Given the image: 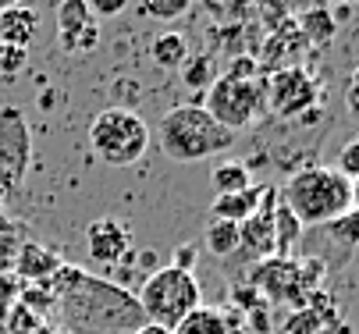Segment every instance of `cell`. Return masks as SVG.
<instances>
[{"label": "cell", "instance_id": "cell-5", "mask_svg": "<svg viewBox=\"0 0 359 334\" xmlns=\"http://www.w3.org/2000/svg\"><path fill=\"white\" fill-rule=\"evenodd\" d=\"M135 302H139L146 323H161V327L175 330L196 306H203V295H199L196 274H185L168 263V267H157L142 281V288L135 292Z\"/></svg>", "mask_w": 359, "mask_h": 334}, {"label": "cell", "instance_id": "cell-20", "mask_svg": "<svg viewBox=\"0 0 359 334\" xmlns=\"http://www.w3.org/2000/svg\"><path fill=\"white\" fill-rule=\"evenodd\" d=\"M203 246H207L210 256H217V260L235 256L238 246H242L238 224H231V221H210V224H207V235H203Z\"/></svg>", "mask_w": 359, "mask_h": 334}, {"label": "cell", "instance_id": "cell-26", "mask_svg": "<svg viewBox=\"0 0 359 334\" xmlns=\"http://www.w3.org/2000/svg\"><path fill=\"white\" fill-rule=\"evenodd\" d=\"M135 11L142 18H153V22H175L182 18L189 8H192V0H132Z\"/></svg>", "mask_w": 359, "mask_h": 334}, {"label": "cell", "instance_id": "cell-41", "mask_svg": "<svg viewBox=\"0 0 359 334\" xmlns=\"http://www.w3.org/2000/svg\"><path fill=\"white\" fill-rule=\"evenodd\" d=\"M4 200H8V188H4V185H0V207H4Z\"/></svg>", "mask_w": 359, "mask_h": 334}, {"label": "cell", "instance_id": "cell-8", "mask_svg": "<svg viewBox=\"0 0 359 334\" xmlns=\"http://www.w3.org/2000/svg\"><path fill=\"white\" fill-rule=\"evenodd\" d=\"M32 164V132L29 121L18 107H4L0 111V185L18 188L29 174Z\"/></svg>", "mask_w": 359, "mask_h": 334}, {"label": "cell", "instance_id": "cell-14", "mask_svg": "<svg viewBox=\"0 0 359 334\" xmlns=\"http://www.w3.org/2000/svg\"><path fill=\"white\" fill-rule=\"evenodd\" d=\"M61 267H65V260H61L54 249L39 246V242H25V246L15 253V277H18V284L50 281Z\"/></svg>", "mask_w": 359, "mask_h": 334}, {"label": "cell", "instance_id": "cell-15", "mask_svg": "<svg viewBox=\"0 0 359 334\" xmlns=\"http://www.w3.org/2000/svg\"><path fill=\"white\" fill-rule=\"evenodd\" d=\"M111 270H114V284H118V288H125V292L135 295L142 288V281L157 270V253H149V249H128Z\"/></svg>", "mask_w": 359, "mask_h": 334}, {"label": "cell", "instance_id": "cell-10", "mask_svg": "<svg viewBox=\"0 0 359 334\" xmlns=\"http://www.w3.org/2000/svg\"><path fill=\"white\" fill-rule=\"evenodd\" d=\"M57 43L68 54H89L100 43V22L86 0H57Z\"/></svg>", "mask_w": 359, "mask_h": 334}, {"label": "cell", "instance_id": "cell-28", "mask_svg": "<svg viewBox=\"0 0 359 334\" xmlns=\"http://www.w3.org/2000/svg\"><path fill=\"white\" fill-rule=\"evenodd\" d=\"M4 330H8V334H43V330H46V320H43L39 313H32L29 306L15 302V306L8 309V316H4Z\"/></svg>", "mask_w": 359, "mask_h": 334}, {"label": "cell", "instance_id": "cell-36", "mask_svg": "<svg viewBox=\"0 0 359 334\" xmlns=\"http://www.w3.org/2000/svg\"><path fill=\"white\" fill-rule=\"evenodd\" d=\"M345 107H348L352 118H359V82H348V89H345Z\"/></svg>", "mask_w": 359, "mask_h": 334}, {"label": "cell", "instance_id": "cell-7", "mask_svg": "<svg viewBox=\"0 0 359 334\" xmlns=\"http://www.w3.org/2000/svg\"><path fill=\"white\" fill-rule=\"evenodd\" d=\"M317 104H320V85L302 64L267 75V107L278 118H306L317 111Z\"/></svg>", "mask_w": 359, "mask_h": 334}, {"label": "cell", "instance_id": "cell-25", "mask_svg": "<svg viewBox=\"0 0 359 334\" xmlns=\"http://www.w3.org/2000/svg\"><path fill=\"white\" fill-rule=\"evenodd\" d=\"M203 8L217 25H242L252 11V0H203Z\"/></svg>", "mask_w": 359, "mask_h": 334}, {"label": "cell", "instance_id": "cell-40", "mask_svg": "<svg viewBox=\"0 0 359 334\" xmlns=\"http://www.w3.org/2000/svg\"><path fill=\"white\" fill-rule=\"evenodd\" d=\"M43 334H68V330H65V327H46Z\"/></svg>", "mask_w": 359, "mask_h": 334}, {"label": "cell", "instance_id": "cell-12", "mask_svg": "<svg viewBox=\"0 0 359 334\" xmlns=\"http://www.w3.org/2000/svg\"><path fill=\"white\" fill-rule=\"evenodd\" d=\"M306 39H302V32H299V25L288 18V22H281L278 29H271V36L264 39V54H260V71H281V68H299V61L306 57Z\"/></svg>", "mask_w": 359, "mask_h": 334}, {"label": "cell", "instance_id": "cell-22", "mask_svg": "<svg viewBox=\"0 0 359 334\" xmlns=\"http://www.w3.org/2000/svg\"><path fill=\"white\" fill-rule=\"evenodd\" d=\"M175 334H231L228 327V316L221 309H210V306H196L178 327Z\"/></svg>", "mask_w": 359, "mask_h": 334}, {"label": "cell", "instance_id": "cell-23", "mask_svg": "<svg viewBox=\"0 0 359 334\" xmlns=\"http://www.w3.org/2000/svg\"><path fill=\"white\" fill-rule=\"evenodd\" d=\"M299 238H302V224L295 221V214L285 203H278V210H274V256H292Z\"/></svg>", "mask_w": 359, "mask_h": 334}, {"label": "cell", "instance_id": "cell-3", "mask_svg": "<svg viewBox=\"0 0 359 334\" xmlns=\"http://www.w3.org/2000/svg\"><path fill=\"white\" fill-rule=\"evenodd\" d=\"M281 200L302 228H324L345 210H352V181L334 167H299L288 174Z\"/></svg>", "mask_w": 359, "mask_h": 334}, {"label": "cell", "instance_id": "cell-38", "mask_svg": "<svg viewBox=\"0 0 359 334\" xmlns=\"http://www.w3.org/2000/svg\"><path fill=\"white\" fill-rule=\"evenodd\" d=\"M352 210H359V178H352Z\"/></svg>", "mask_w": 359, "mask_h": 334}, {"label": "cell", "instance_id": "cell-27", "mask_svg": "<svg viewBox=\"0 0 359 334\" xmlns=\"http://www.w3.org/2000/svg\"><path fill=\"white\" fill-rule=\"evenodd\" d=\"M178 71H182V82H185V85L203 89V92H207L210 82L217 78V75H214V57H210V54H196V57L189 54V61H185Z\"/></svg>", "mask_w": 359, "mask_h": 334}, {"label": "cell", "instance_id": "cell-34", "mask_svg": "<svg viewBox=\"0 0 359 334\" xmlns=\"http://www.w3.org/2000/svg\"><path fill=\"white\" fill-rule=\"evenodd\" d=\"M86 4H89L93 18L100 22V18H118L128 8V0H86Z\"/></svg>", "mask_w": 359, "mask_h": 334}, {"label": "cell", "instance_id": "cell-16", "mask_svg": "<svg viewBox=\"0 0 359 334\" xmlns=\"http://www.w3.org/2000/svg\"><path fill=\"white\" fill-rule=\"evenodd\" d=\"M264 188L267 185H249L245 193H231V196H217L210 203V221H231V224H242L245 217L256 214L264 200Z\"/></svg>", "mask_w": 359, "mask_h": 334}, {"label": "cell", "instance_id": "cell-31", "mask_svg": "<svg viewBox=\"0 0 359 334\" xmlns=\"http://www.w3.org/2000/svg\"><path fill=\"white\" fill-rule=\"evenodd\" d=\"M334 171L345 174L348 181L359 178V135H352L345 146H341V153H338V167H334Z\"/></svg>", "mask_w": 359, "mask_h": 334}, {"label": "cell", "instance_id": "cell-19", "mask_svg": "<svg viewBox=\"0 0 359 334\" xmlns=\"http://www.w3.org/2000/svg\"><path fill=\"white\" fill-rule=\"evenodd\" d=\"M295 25H299V32H302V39H306V46H327L331 39H334V32H338V22H334V15L320 4V8H310V11H302L299 18H295Z\"/></svg>", "mask_w": 359, "mask_h": 334}, {"label": "cell", "instance_id": "cell-42", "mask_svg": "<svg viewBox=\"0 0 359 334\" xmlns=\"http://www.w3.org/2000/svg\"><path fill=\"white\" fill-rule=\"evenodd\" d=\"M331 4H355V0H331Z\"/></svg>", "mask_w": 359, "mask_h": 334}, {"label": "cell", "instance_id": "cell-4", "mask_svg": "<svg viewBox=\"0 0 359 334\" xmlns=\"http://www.w3.org/2000/svg\"><path fill=\"white\" fill-rule=\"evenodd\" d=\"M149 125L132 107H107L89 121V146L107 167H132L149 150Z\"/></svg>", "mask_w": 359, "mask_h": 334}, {"label": "cell", "instance_id": "cell-29", "mask_svg": "<svg viewBox=\"0 0 359 334\" xmlns=\"http://www.w3.org/2000/svg\"><path fill=\"white\" fill-rule=\"evenodd\" d=\"M327 327H324V320L313 313V309H295L288 320H285V334H324Z\"/></svg>", "mask_w": 359, "mask_h": 334}, {"label": "cell", "instance_id": "cell-17", "mask_svg": "<svg viewBox=\"0 0 359 334\" xmlns=\"http://www.w3.org/2000/svg\"><path fill=\"white\" fill-rule=\"evenodd\" d=\"M39 32V15L32 8H11V11H0V39L11 43V46H22L29 50V43L36 39Z\"/></svg>", "mask_w": 359, "mask_h": 334}, {"label": "cell", "instance_id": "cell-33", "mask_svg": "<svg viewBox=\"0 0 359 334\" xmlns=\"http://www.w3.org/2000/svg\"><path fill=\"white\" fill-rule=\"evenodd\" d=\"M18 288H22V284H18L11 274H4V270H0V323H4L8 309L18 302Z\"/></svg>", "mask_w": 359, "mask_h": 334}, {"label": "cell", "instance_id": "cell-37", "mask_svg": "<svg viewBox=\"0 0 359 334\" xmlns=\"http://www.w3.org/2000/svg\"><path fill=\"white\" fill-rule=\"evenodd\" d=\"M135 334H175V330H168V327H161V323H142Z\"/></svg>", "mask_w": 359, "mask_h": 334}, {"label": "cell", "instance_id": "cell-11", "mask_svg": "<svg viewBox=\"0 0 359 334\" xmlns=\"http://www.w3.org/2000/svg\"><path fill=\"white\" fill-rule=\"evenodd\" d=\"M274 210H278V188L267 185L260 207H256V214L238 224V235H242V246L238 249H245L256 260L274 256Z\"/></svg>", "mask_w": 359, "mask_h": 334}, {"label": "cell", "instance_id": "cell-32", "mask_svg": "<svg viewBox=\"0 0 359 334\" xmlns=\"http://www.w3.org/2000/svg\"><path fill=\"white\" fill-rule=\"evenodd\" d=\"M25 61H29V54L22 46H11V43L0 39V75H18L25 68Z\"/></svg>", "mask_w": 359, "mask_h": 334}, {"label": "cell", "instance_id": "cell-35", "mask_svg": "<svg viewBox=\"0 0 359 334\" xmlns=\"http://www.w3.org/2000/svg\"><path fill=\"white\" fill-rule=\"evenodd\" d=\"M196 256H199V249H196L192 242H185V246H178V249L171 253V267H178V270L192 274V267H196Z\"/></svg>", "mask_w": 359, "mask_h": 334}, {"label": "cell", "instance_id": "cell-30", "mask_svg": "<svg viewBox=\"0 0 359 334\" xmlns=\"http://www.w3.org/2000/svg\"><path fill=\"white\" fill-rule=\"evenodd\" d=\"M221 75H224V78H235V82H249V78H260L264 71H260V64H256L252 54H235L231 64H228Z\"/></svg>", "mask_w": 359, "mask_h": 334}, {"label": "cell", "instance_id": "cell-18", "mask_svg": "<svg viewBox=\"0 0 359 334\" xmlns=\"http://www.w3.org/2000/svg\"><path fill=\"white\" fill-rule=\"evenodd\" d=\"M149 61L164 71H178L189 61V39L182 32H157L149 39Z\"/></svg>", "mask_w": 359, "mask_h": 334}, {"label": "cell", "instance_id": "cell-1", "mask_svg": "<svg viewBox=\"0 0 359 334\" xmlns=\"http://www.w3.org/2000/svg\"><path fill=\"white\" fill-rule=\"evenodd\" d=\"M46 284L57 295V313L68 334H135L146 323L132 292L93 277L82 267L65 263Z\"/></svg>", "mask_w": 359, "mask_h": 334}, {"label": "cell", "instance_id": "cell-21", "mask_svg": "<svg viewBox=\"0 0 359 334\" xmlns=\"http://www.w3.org/2000/svg\"><path fill=\"white\" fill-rule=\"evenodd\" d=\"M320 231H324L327 242H334L341 249V256H352L359 249V210H345L341 217H334Z\"/></svg>", "mask_w": 359, "mask_h": 334}, {"label": "cell", "instance_id": "cell-43", "mask_svg": "<svg viewBox=\"0 0 359 334\" xmlns=\"http://www.w3.org/2000/svg\"><path fill=\"white\" fill-rule=\"evenodd\" d=\"M352 82H359V64H355V71H352Z\"/></svg>", "mask_w": 359, "mask_h": 334}, {"label": "cell", "instance_id": "cell-39", "mask_svg": "<svg viewBox=\"0 0 359 334\" xmlns=\"http://www.w3.org/2000/svg\"><path fill=\"white\" fill-rule=\"evenodd\" d=\"M22 0H0V11H11V8H18Z\"/></svg>", "mask_w": 359, "mask_h": 334}, {"label": "cell", "instance_id": "cell-24", "mask_svg": "<svg viewBox=\"0 0 359 334\" xmlns=\"http://www.w3.org/2000/svg\"><path fill=\"white\" fill-rule=\"evenodd\" d=\"M252 185V174L245 164L238 160H228L221 167H214V188H217V196H231V193H245V188Z\"/></svg>", "mask_w": 359, "mask_h": 334}, {"label": "cell", "instance_id": "cell-9", "mask_svg": "<svg viewBox=\"0 0 359 334\" xmlns=\"http://www.w3.org/2000/svg\"><path fill=\"white\" fill-rule=\"evenodd\" d=\"M252 288L260 292V299H274V302H292L295 309L306 306V284L299 274V260L295 256H267L252 267Z\"/></svg>", "mask_w": 359, "mask_h": 334}, {"label": "cell", "instance_id": "cell-2", "mask_svg": "<svg viewBox=\"0 0 359 334\" xmlns=\"http://www.w3.org/2000/svg\"><path fill=\"white\" fill-rule=\"evenodd\" d=\"M157 146L175 164H199L235 146V132L217 125L203 104L171 107L157 125Z\"/></svg>", "mask_w": 359, "mask_h": 334}, {"label": "cell", "instance_id": "cell-6", "mask_svg": "<svg viewBox=\"0 0 359 334\" xmlns=\"http://www.w3.org/2000/svg\"><path fill=\"white\" fill-rule=\"evenodd\" d=\"M217 125H224L228 132L249 128L256 118L267 111V75L249 78V82H235L217 75L207 89V104H203Z\"/></svg>", "mask_w": 359, "mask_h": 334}, {"label": "cell", "instance_id": "cell-13", "mask_svg": "<svg viewBox=\"0 0 359 334\" xmlns=\"http://www.w3.org/2000/svg\"><path fill=\"white\" fill-rule=\"evenodd\" d=\"M86 246H89V260L114 267L132 249V228L114 217H100L86 228Z\"/></svg>", "mask_w": 359, "mask_h": 334}]
</instances>
